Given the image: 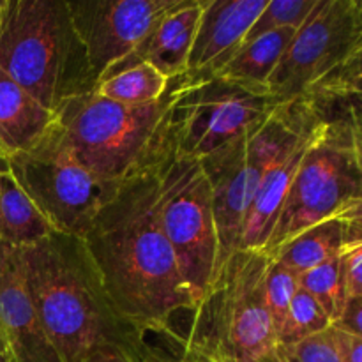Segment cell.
<instances>
[{"label":"cell","mask_w":362,"mask_h":362,"mask_svg":"<svg viewBox=\"0 0 362 362\" xmlns=\"http://www.w3.org/2000/svg\"><path fill=\"white\" fill-rule=\"evenodd\" d=\"M170 133L180 158L204 159L267 119L281 103L265 88L219 76L170 80Z\"/></svg>","instance_id":"8"},{"label":"cell","mask_w":362,"mask_h":362,"mask_svg":"<svg viewBox=\"0 0 362 362\" xmlns=\"http://www.w3.org/2000/svg\"><path fill=\"white\" fill-rule=\"evenodd\" d=\"M27 288L62 362L115 346L136 362L173 359L184 346L156 338L117 310L81 237L53 232L20 250Z\"/></svg>","instance_id":"2"},{"label":"cell","mask_w":362,"mask_h":362,"mask_svg":"<svg viewBox=\"0 0 362 362\" xmlns=\"http://www.w3.org/2000/svg\"><path fill=\"white\" fill-rule=\"evenodd\" d=\"M322 115V113H320ZM322 120V117H320ZM318 120L293 147L285 151L276 158L267 168L265 175L262 177L260 186L255 193L253 202L250 205L246 219H244L243 232L239 237V246L237 250L243 251H264L269 243L272 230H274L276 221L279 218L283 204L286 200L290 186L293 182L297 170L303 163L304 154L311 144L315 129L320 124Z\"/></svg>","instance_id":"16"},{"label":"cell","mask_w":362,"mask_h":362,"mask_svg":"<svg viewBox=\"0 0 362 362\" xmlns=\"http://www.w3.org/2000/svg\"><path fill=\"white\" fill-rule=\"evenodd\" d=\"M299 286L318 300L334 324L346 303L341 255L311 271L299 274Z\"/></svg>","instance_id":"23"},{"label":"cell","mask_w":362,"mask_h":362,"mask_svg":"<svg viewBox=\"0 0 362 362\" xmlns=\"http://www.w3.org/2000/svg\"><path fill=\"white\" fill-rule=\"evenodd\" d=\"M320 117L318 106L308 98L281 103L243 136L200 159L212 189L219 240L218 271L237 251L244 219L262 177L276 158L293 147Z\"/></svg>","instance_id":"7"},{"label":"cell","mask_w":362,"mask_h":362,"mask_svg":"<svg viewBox=\"0 0 362 362\" xmlns=\"http://www.w3.org/2000/svg\"><path fill=\"white\" fill-rule=\"evenodd\" d=\"M163 163L120 184L83 240L124 318L156 338L186 349L177 322L186 320L189 327L197 303L163 228Z\"/></svg>","instance_id":"1"},{"label":"cell","mask_w":362,"mask_h":362,"mask_svg":"<svg viewBox=\"0 0 362 362\" xmlns=\"http://www.w3.org/2000/svg\"><path fill=\"white\" fill-rule=\"evenodd\" d=\"M306 98L350 112L362 124V74L322 80L308 92Z\"/></svg>","instance_id":"26"},{"label":"cell","mask_w":362,"mask_h":362,"mask_svg":"<svg viewBox=\"0 0 362 362\" xmlns=\"http://www.w3.org/2000/svg\"><path fill=\"white\" fill-rule=\"evenodd\" d=\"M297 30L293 28H279L269 32L255 41L244 42L225 66L219 67L211 76L226 78L257 88L267 90V81L274 73L276 66L281 60ZM269 92V90H267Z\"/></svg>","instance_id":"19"},{"label":"cell","mask_w":362,"mask_h":362,"mask_svg":"<svg viewBox=\"0 0 362 362\" xmlns=\"http://www.w3.org/2000/svg\"><path fill=\"white\" fill-rule=\"evenodd\" d=\"M332 327L362 339V297H350Z\"/></svg>","instance_id":"29"},{"label":"cell","mask_w":362,"mask_h":362,"mask_svg":"<svg viewBox=\"0 0 362 362\" xmlns=\"http://www.w3.org/2000/svg\"><path fill=\"white\" fill-rule=\"evenodd\" d=\"M297 290H299V276L290 271L281 262L272 258L267 269V276H265V300H267L269 313H271L272 324H274L276 338H278V332L285 322L286 311H288Z\"/></svg>","instance_id":"25"},{"label":"cell","mask_w":362,"mask_h":362,"mask_svg":"<svg viewBox=\"0 0 362 362\" xmlns=\"http://www.w3.org/2000/svg\"><path fill=\"white\" fill-rule=\"evenodd\" d=\"M53 226L21 187L9 165L0 170V244L28 247L53 233Z\"/></svg>","instance_id":"18"},{"label":"cell","mask_w":362,"mask_h":362,"mask_svg":"<svg viewBox=\"0 0 362 362\" xmlns=\"http://www.w3.org/2000/svg\"><path fill=\"white\" fill-rule=\"evenodd\" d=\"M346 299L362 297V230L350 225L349 243L341 253Z\"/></svg>","instance_id":"28"},{"label":"cell","mask_w":362,"mask_h":362,"mask_svg":"<svg viewBox=\"0 0 362 362\" xmlns=\"http://www.w3.org/2000/svg\"><path fill=\"white\" fill-rule=\"evenodd\" d=\"M6 166H7V159L4 158L2 154H0V170H2V168H6Z\"/></svg>","instance_id":"37"},{"label":"cell","mask_w":362,"mask_h":362,"mask_svg":"<svg viewBox=\"0 0 362 362\" xmlns=\"http://www.w3.org/2000/svg\"><path fill=\"white\" fill-rule=\"evenodd\" d=\"M148 362H218L211 357L204 356V354L197 352V350L186 349L180 356L173 357V359H163V361H148Z\"/></svg>","instance_id":"33"},{"label":"cell","mask_w":362,"mask_h":362,"mask_svg":"<svg viewBox=\"0 0 362 362\" xmlns=\"http://www.w3.org/2000/svg\"><path fill=\"white\" fill-rule=\"evenodd\" d=\"M76 362H136L131 356H127L124 350L115 346H99L92 350L87 356H83Z\"/></svg>","instance_id":"31"},{"label":"cell","mask_w":362,"mask_h":362,"mask_svg":"<svg viewBox=\"0 0 362 362\" xmlns=\"http://www.w3.org/2000/svg\"><path fill=\"white\" fill-rule=\"evenodd\" d=\"M202 9H204V0H182L172 13L166 14L156 25L154 30L134 52L110 67L103 78L112 76L141 62L154 66L168 80L186 74Z\"/></svg>","instance_id":"15"},{"label":"cell","mask_w":362,"mask_h":362,"mask_svg":"<svg viewBox=\"0 0 362 362\" xmlns=\"http://www.w3.org/2000/svg\"><path fill=\"white\" fill-rule=\"evenodd\" d=\"M313 103L322 120L264 250L271 258L304 230L362 202V124L350 112Z\"/></svg>","instance_id":"5"},{"label":"cell","mask_w":362,"mask_h":362,"mask_svg":"<svg viewBox=\"0 0 362 362\" xmlns=\"http://www.w3.org/2000/svg\"><path fill=\"white\" fill-rule=\"evenodd\" d=\"M332 327V322L324 308L311 293L299 286L290 303L285 322L278 332V345L290 346L304 339L325 332Z\"/></svg>","instance_id":"22"},{"label":"cell","mask_w":362,"mask_h":362,"mask_svg":"<svg viewBox=\"0 0 362 362\" xmlns=\"http://www.w3.org/2000/svg\"><path fill=\"white\" fill-rule=\"evenodd\" d=\"M331 331L343 362H362V339L345 334L334 327H331Z\"/></svg>","instance_id":"30"},{"label":"cell","mask_w":362,"mask_h":362,"mask_svg":"<svg viewBox=\"0 0 362 362\" xmlns=\"http://www.w3.org/2000/svg\"><path fill=\"white\" fill-rule=\"evenodd\" d=\"M161 221L180 274L198 306L219 267L212 189L198 159L172 152L163 163Z\"/></svg>","instance_id":"10"},{"label":"cell","mask_w":362,"mask_h":362,"mask_svg":"<svg viewBox=\"0 0 362 362\" xmlns=\"http://www.w3.org/2000/svg\"><path fill=\"white\" fill-rule=\"evenodd\" d=\"M317 4L318 0H269L265 9L262 11L258 20L247 32L244 42L255 41V39L262 37L269 32L279 30V28L299 30L304 21L310 18V14L313 13Z\"/></svg>","instance_id":"24"},{"label":"cell","mask_w":362,"mask_h":362,"mask_svg":"<svg viewBox=\"0 0 362 362\" xmlns=\"http://www.w3.org/2000/svg\"><path fill=\"white\" fill-rule=\"evenodd\" d=\"M349 233L350 223L343 218L325 219L285 244L276 253L274 260L299 276L339 257L349 243Z\"/></svg>","instance_id":"20"},{"label":"cell","mask_w":362,"mask_h":362,"mask_svg":"<svg viewBox=\"0 0 362 362\" xmlns=\"http://www.w3.org/2000/svg\"><path fill=\"white\" fill-rule=\"evenodd\" d=\"M182 0H81L67 2L95 80L126 59Z\"/></svg>","instance_id":"12"},{"label":"cell","mask_w":362,"mask_h":362,"mask_svg":"<svg viewBox=\"0 0 362 362\" xmlns=\"http://www.w3.org/2000/svg\"><path fill=\"white\" fill-rule=\"evenodd\" d=\"M338 218H343L346 223H350V225L357 226V228L362 230V202L352 205L350 209H346V211L343 212L341 216H338Z\"/></svg>","instance_id":"34"},{"label":"cell","mask_w":362,"mask_h":362,"mask_svg":"<svg viewBox=\"0 0 362 362\" xmlns=\"http://www.w3.org/2000/svg\"><path fill=\"white\" fill-rule=\"evenodd\" d=\"M170 80L147 62L136 64L98 81L94 92L120 105H151L168 90Z\"/></svg>","instance_id":"21"},{"label":"cell","mask_w":362,"mask_h":362,"mask_svg":"<svg viewBox=\"0 0 362 362\" xmlns=\"http://www.w3.org/2000/svg\"><path fill=\"white\" fill-rule=\"evenodd\" d=\"M278 349L286 362H343L331 329L296 345H278Z\"/></svg>","instance_id":"27"},{"label":"cell","mask_w":362,"mask_h":362,"mask_svg":"<svg viewBox=\"0 0 362 362\" xmlns=\"http://www.w3.org/2000/svg\"><path fill=\"white\" fill-rule=\"evenodd\" d=\"M0 334L14 362H62L27 288L20 250L0 244Z\"/></svg>","instance_id":"13"},{"label":"cell","mask_w":362,"mask_h":362,"mask_svg":"<svg viewBox=\"0 0 362 362\" xmlns=\"http://www.w3.org/2000/svg\"><path fill=\"white\" fill-rule=\"evenodd\" d=\"M170 85L151 105H120L94 90L60 106L57 124L74 158L95 177L122 184L161 165L173 152Z\"/></svg>","instance_id":"4"},{"label":"cell","mask_w":362,"mask_h":362,"mask_svg":"<svg viewBox=\"0 0 362 362\" xmlns=\"http://www.w3.org/2000/svg\"><path fill=\"white\" fill-rule=\"evenodd\" d=\"M0 362H14L13 356H11L9 346H7L6 339H4L2 334H0Z\"/></svg>","instance_id":"36"},{"label":"cell","mask_w":362,"mask_h":362,"mask_svg":"<svg viewBox=\"0 0 362 362\" xmlns=\"http://www.w3.org/2000/svg\"><path fill=\"white\" fill-rule=\"evenodd\" d=\"M250 362H286V359L281 356L279 349H276V350H272V352L265 354V356L258 357V359L250 361Z\"/></svg>","instance_id":"35"},{"label":"cell","mask_w":362,"mask_h":362,"mask_svg":"<svg viewBox=\"0 0 362 362\" xmlns=\"http://www.w3.org/2000/svg\"><path fill=\"white\" fill-rule=\"evenodd\" d=\"M55 120L57 113L45 108L0 69V154L4 158L37 145Z\"/></svg>","instance_id":"17"},{"label":"cell","mask_w":362,"mask_h":362,"mask_svg":"<svg viewBox=\"0 0 362 362\" xmlns=\"http://www.w3.org/2000/svg\"><path fill=\"white\" fill-rule=\"evenodd\" d=\"M271 262L264 251L237 250L226 258L191 313L186 349L218 362H250L278 349L265 300Z\"/></svg>","instance_id":"6"},{"label":"cell","mask_w":362,"mask_h":362,"mask_svg":"<svg viewBox=\"0 0 362 362\" xmlns=\"http://www.w3.org/2000/svg\"><path fill=\"white\" fill-rule=\"evenodd\" d=\"M0 69L57 113L98 80L67 2L0 0Z\"/></svg>","instance_id":"3"},{"label":"cell","mask_w":362,"mask_h":362,"mask_svg":"<svg viewBox=\"0 0 362 362\" xmlns=\"http://www.w3.org/2000/svg\"><path fill=\"white\" fill-rule=\"evenodd\" d=\"M361 39V0H318L269 78V94L279 103L306 98L352 55Z\"/></svg>","instance_id":"11"},{"label":"cell","mask_w":362,"mask_h":362,"mask_svg":"<svg viewBox=\"0 0 362 362\" xmlns=\"http://www.w3.org/2000/svg\"><path fill=\"white\" fill-rule=\"evenodd\" d=\"M7 165L53 230L81 239L120 186L74 158L57 120L37 145L7 158Z\"/></svg>","instance_id":"9"},{"label":"cell","mask_w":362,"mask_h":362,"mask_svg":"<svg viewBox=\"0 0 362 362\" xmlns=\"http://www.w3.org/2000/svg\"><path fill=\"white\" fill-rule=\"evenodd\" d=\"M269 0H204L187 76H211L243 46Z\"/></svg>","instance_id":"14"},{"label":"cell","mask_w":362,"mask_h":362,"mask_svg":"<svg viewBox=\"0 0 362 362\" xmlns=\"http://www.w3.org/2000/svg\"><path fill=\"white\" fill-rule=\"evenodd\" d=\"M356 74H362V39L352 55L341 64L336 71H332L327 78H345V76H356ZM324 78V80H327Z\"/></svg>","instance_id":"32"},{"label":"cell","mask_w":362,"mask_h":362,"mask_svg":"<svg viewBox=\"0 0 362 362\" xmlns=\"http://www.w3.org/2000/svg\"><path fill=\"white\" fill-rule=\"evenodd\" d=\"M361 6H362V0H361Z\"/></svg>","instance_id":"38"}]
</instances>
